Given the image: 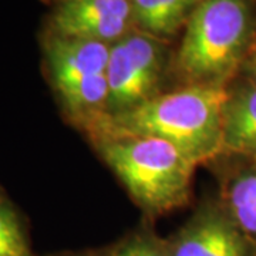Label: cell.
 Wrapping results in <instances>:
<instances>
[{"label": "cell", "mask_w": 256, "mask_h": 256, "mask_svg": "<svg viewBox=\"0 0 256 256\" xmlns=\"http://www.w3.org/2000/svg\"><path fill=\"white\" fill-rule=\"evenodd\" d=\"M228 87L182 86L161 92L132 110L104 117L87 131L92 138H160L178 148L195 165L214 161L222 156V114Z\"/></svg>", "instance_id": "cell-1"}, {"label": "cell", "mask_w": 256, "mask_h": 256, "mask_svg": "<svg viewBox=\"0 0 256 256\" xmlns=\"http://www.w3.org/2000/svg\"><path fill=\"white\" fill-rule=\"evenodd\" d=\"M244 162L224 185L222 205L256 250V156Z\"/></svg>", "instance_id": "cell-9"}, {"label": "cell", "mask_w": 256, "mask_h": 256, "mask_svg": "<svg viewBox=\"0 0 256 256\" xmlns=\"http://www.w3.org/2000/svg\"><path fill=\"white\" fill-rule=\"evenodd\" d=\"M134 26L156 38L175 36L186 24L195 4L190 0H130Z\"/></svg>", "instance_id": "cell-10"}, {"label": "cell", "mask_w": 256, "mask_h": 256, "mask_svg": "<svg viewBox=\"0 0 256 256\" xmlns=\"http://www.w3.org/2000/svg\"><path fill=\"white\" fill-rule=\"evenodd\" d=\"M92 141L148 215H164L190 201L196 165L172 144L138 136H101Z\"/></svg>", "instance_id": "cell-3"}, {"label": "cell", "mask_w": 256, "mask_h": 256, "mask_svg": "<svg viewBox=\"0 0 256 256\" xmlns=\"http://www.w3.org/2000/svg\"><path fill=\"white\" fill-rule=\"evenodd\" d=\"M165 70L166 50L161 38L136 28L111 44L107 66L108 100L104 117L132 110L161 94Z\"/></svg>", "instance_id": "cell-5"}, {"label": "cell", "mask_w": 256, "mask_h": 256, "mask_svg": "<svg viewBox=\"0 0 256 256\" xmlns=\"http://www.w3.org/2000/svg\"><path fill=\"white\" fill-rule=\"evenodd\" d=\"M136 30L130 0H58L46 34L114 44Z\"/></svg>", "instance_id": "cell-6"}, {"label": "cell", "mask_w": 256, "mask_h": 256, "mask_svg": "<svg viewBox=\"0 0 256 256\" xmlns=\"http://www.w3.org/2000/svg\"><path fill=\"white\" fill-rule=\"evenodd\" d=\"M107 256H171L170 244L150 232L136 234L111 249Z\"/></svg>", "instance_id": "cell-12"}, {"label": "cell", "mask_w": 256, "mask_h": 256, "mask_svg": "<svg viewBox=\"0 0 256 256\" xmlns=\"http://www.w3.org/2000/svg\"><path fill=\"white\" fill-rule=\"evenodd\" d=\"M222 156H256V86L230 84L222 114Z\"/></svg>", "instance_id": "cell-8"}, {"label": "cell", "mask_w": 256, "mask_h": 256, "mask_svg": "<svg viewBox=\"0 0 256 256\" xmlns=\"http://www.w3.org/2000/svg\"><path fill=\"white\" fill-rule=\"evenodd\" d=\"M171 256H256L222 204L205 205L170 244Z\"/></svg>", "instance_id": "cell-7"}, {"label": "cell", "mask_w": 256, "mask_h": 256, "mask_svg": "<svg viewBox=\"0 0 256 256\" xmlns=\"http://www.w3.org/2000/svg\"><path fill=\"white\" fill-rule=\"evenodd\" d=\"M256 44V0H201L185 24L175 70L185 86L228 87Z\"/></svg>", "instance_id": "cell-2"}, {"label": "cell", "mask_w": 256, "mask_h": 256, "mask_svg": "<svg viewBox=\"0 0 256 256\" xmlns=\"http://www.w3.org/2000/svg\"><path fill=\"white\" fill-rule=\"evenodd\" d=\"M48 2H52V3H56V2H58V0H48Z\"/></svg>", "instance_id": "cell-15"}, {"label": "cell", "mask_w": 256, "mask_h": 256, "mask_svg": "<svg viewBox=\"0 0 256 256\" xmlns=\"http://www.w3.org/2000/svg\"><path fill=\"white\" fill-rule=\"evenodd\" d=\"M0 256H28L18 218L3 202H0Z\"/></svg>", "instance_id": "cell-11"}, {"label": "cell", "mask_w": 256, "mask_h": 256, "mask_svg": "<svg viewBox=\"0 0 256 256\" xmlns=\"http://www.w3.org/2000/svg\"><path fill=\"white\" fill-rule=\"evenodd\" d=\"M190 2H192V3H194V4H195V6H196V4H198V3H200V2H201V0H190Z\"/></svg>", "instance_id": "cell-14"}, {"label": "cell", "mask_w": 256, "mask_h": 256, "mask_svg": "<svg viewBox=\"0 0 256 256\" xmlns=\"http://www.w3.org/2000/svg\"><path fill=\"white\" fill-rule=\"evenodd\" d=\"M240 73L244 76V80L256 86V44L246 58V62L244 63Z\"/></svg>", "instance_id": "cell-13"}, {"label": "cell", "mask_w": 256, "mask_h": 256, "mask_svg": "<svg viewBox=\"0 0 256 256\" xmlns=\"http://www.w3.org/2000/svg\"><path fill=\"white\" fill-rule=\"evenodd\" d=\"M47 70L70 118L84 130L106 116L110 44L44 34Z\"/></svg>", "instance_id": "cell-4"}]
</instances>
